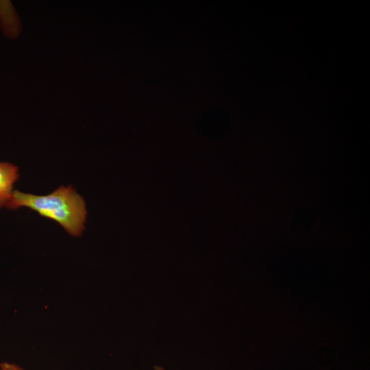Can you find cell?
<instances>
[{
  "label": "cell",
  "instance_id": "cell-1",
  "mask_svg": "<svg viewBox=\"0 0 370 370\" xmlns=\"http://www.w3.org/2000/svg\"><path fill=\"white\" fill-rule=\"evenodd\" d=\"M22 206L27 207L41 216L57 221L72 236H81L85 228L87 213L86 204L82 197L71 186H62L45 196L15 190L6 207L16 209Z\"/></svg>",
  "mask_w": 370,
  "mask_h": 370
},
{
  "label": "cell",
  "instance_id": "cell-3",
  "mask_svg": "<svg viewBox=\"0 0 370 370\" xmlns=\"http://www.w3.org/2000/svg\"><path fill=\"white\" fill-rule=\"evenodd\" d=\"M0 370H25L16 363L10 362H0Z\"/></svg>",
  "mask_w": 370,
  "mask_h": 370
},
{
  "label": "cell",
  "instance_id": "cell-2",
  "mask_svg": "<svg viewBox=\"0 0 370 370\" xmlns=\"http://www.w3.org/2000/svg\"><path fill=\"white\" fill-rule=\"evenodd\" d=\"M19 177L18 167L0 162V208L6 206L13 194V184Z\"/></svg>",
  "mask_w": 370,
  "mask_h": 370
},
{
  "label": "cell",
  "instance_id": "cell-4",
  "mask_svg": "<svg viewBox=\"0 0 370 370\" xmlns=\"http://www.w3.org/2000/svg\"><path fill=\"white\" fill-rule=\"evenodd\" d=\"M153 370H165L162 367L155 366Z\"/></svg>",
  "mask_w": 370,
  "mask_h": 370
}]
</instances>
